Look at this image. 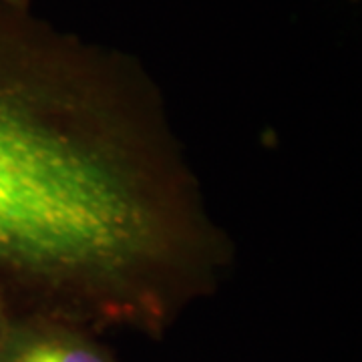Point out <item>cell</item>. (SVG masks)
I'll use <instances>...</instances> for the list:
<instances>
[{
  "label": "cell",
  "mask_w": 362,
  "mask_h": 362,
  "mask_svg": "<svg viewBox=\"0 0 362 362\" xmlns=\"http://www.w3.org/2000/svg\"><path fill=\"white\" fill-rule=\"evenodd\" d=\"M8 316H11V312H8L6 306H4V302L0 300V337H2L4 326H6V322H8Z\"/></svg>",
  "instance_id": "cell-3"
},
{
  "label": "cell",
  "mask_w": 362,
  "mask_h": 362,
  "mask_svg": "<svg viewBox=\"0 0 362 362\" xmlns=\"http://www.w3.org/2000/svg\"><path fill=\"white\" fill-rule=\"evenodd\" d=\"M216 220L137 57L0 0V300L161 340L230 276Z\"/></svg>",
  "instance_id": "cell-1"
},
{
  "label": "cell",
  "mask_w": 362,
  "mask_h": 362,
  "mask_svg": "<svg viewBox=\"0 0 362 362\" xmlns=\"http://www.w3.org/2000/svg\"><path fill=\"white\" fill-rule=\"evenodd\" d=\"M2 2H8L13 6H18V8H30V0H2Z\"/></svg>",
  "instance_id": "cell-4"
},
{
  "label": "cell",
  "mask_w": 362,
  "mask_h": 362,
  "mask_svg": "<svg viewBox=\"0 0 362 362\" xmlns=\"http://www.w3.org/2000/svg\"><path fill=\"white\" fill-rule=\"evenodd\" d=\"M0 362H123L99 332L42 314H11Z\"/></svg>",
  "instance_id": "cell-2"
}]
</instances>
